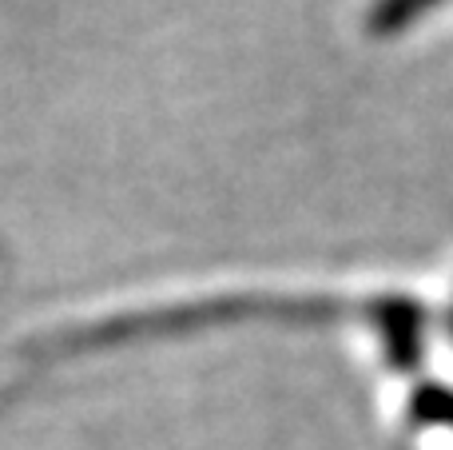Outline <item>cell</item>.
<instances>
[{
  "mask_svg": "<svg viewBox=\"0 0 453 450\" xmlns=\"http://www.w3.org/2000/svg\"><path fill=\"white\" fill-rule=\"evenodd\" d=\"M438 4H446V0H374L366 8V32L370 36H394Z\"/></svg>",
  "mask_w": 453,
  "mask_h": 450,
  "instance_id": "obj_1",
  "label": "cell"
}]
</instances>
